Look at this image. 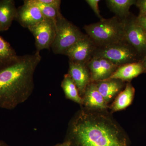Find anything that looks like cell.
<instances>
[{
    "mask_svg": "<svg viewBox=\"0 0 146 146\" xmlns=\"http://www.w3.org/2000/svg\"><path fill=\"white\" fill-rule=\"evenodd\" d=\"M95 83L100 93L108 105L112 102L125 89L127 84L121 80L115 78H109Z\"/></svg>",
    "mask_w": 146,
    "mask_h": 146,
    "instance_id": "13",
    "label": "cell"
},
{
    "mask_svg": "<svg viewBox=\"0 0 146 146\" xmlns=\"http://www.w3.org/2000/svg\"><path fill=\"white\" fill-rule=\"evenodd\" d=\"M28 29L34 36L37 51L50 48L55 37V22L45 18Z\"/></svg>",
    "mask_w": 146,
    "mask_h": 146,
    "instance_id": "7",
    "label": "cell"
},
{
    "mask_svg": "<svg viewBox=\"0 0 146 146\" xmlns=\"http://www.w3.org/2000/svg\"><path fill=\"white\" fill-rule=\"evenodd\" d=\"M135 5L139 10L138 16H142L146 15V0H137L136 1Z\"/></svg>",
    "mask_w": 146,
    "mask_h": 146,
    "instance_id": "22",
    "label": "cell"
},
{
    "mask_svg": "<svg viewBox=\"0 0 146 146\" xmlns=\"http://www.w3.org/2000/svg\"><path fill=\"white\" fill-rule=\"evenodd\" d=\"M137 21L141 26L146 31V15L142 16H137Z\"/></svg>",
    "mask_w": 146,
    "mask_h": 146,
    "instance_id": "24",
    "label": "cell"
},
{
    "mask_svg": "<svg viewBox=\"0 0 146 146\" xmlns=\"http://www.w3.org/2000/svg\"><path fill=\"white\" fill-rule=\"evenodd\" d=\"M70 145L69 142L67 141H64L63 143H58L55 145L54 146H70Z\"/></svg>",
    "mask_w": 146,
    "mask_h": 146,
    "instance_id": "25",
    "label": "cell"
},
{
    "mask_svg": "<svg viewBox=\"0 0 146 146\" xmlns=\"http://www.w3.org/2000/svg\"><path fill=\"white\" fill-rule=\"evenodd\" d=\"M96 46L87 35L65 52L69 61L86 65L94 57Z\"/></svg>",
    "mask_w": 146,
    "mask_h": 146,
    "instance_id": "8",
    "label": "cell"
},
{
    "mask_svg": "<svg viewBox=\"0 0 146 146\" xmlns=\"http://www.w3.org/2000/svg\"><path fill=\"white\" fill-rule=\"evenodd\" d=\"M135 88L131 82H127L125 89L116 97L109 106L111 114L125 110L132 104L134 96Z\"/></svg>",
    "mask_w": 146,
    "mask_h": 146,
    "instance_id": "15",
    "label": "cell"
},
{
    "mask_svg": "<svg viewBox=\"0 0 146 146\" xmlns=\"http://www.w3.org/2000/svg\"><path fill=\"white\" fill-rule=\"evenodd\" d=\"M81 107L93 111H105L109 108V105L98 90L96 84L92 82L86 87L82 97Z\"/></svg>",
    "mask_w": 146,
    "mask_h": 146,
    "instance_id": "11",
    "label": "cell"
},
{
    "mask_svg": "<svg viewBox=\"0 0 146 146\" xmlns=\"http://www.w3.org/2000/svg\"><path fill=\"white\" fill-rule=\"evenodd\" d=\"M17 12L14 1H0V31H5L9 28L16 19Z\"/></svg>",
    "mask_w": 146,
    "mask_h": 146,
    "instance_id": "16",
    "label": "cell"
},
{
    "mask_svg": "<svg viewBox=\"0 0 146 146\" xmlns=\"http://www.w3.org/2000/svg\"><path fill=\"white\" fill-rule=\"evenodd\" d=\"M40 2L51 6L57 9H60L61 1L60 0H39Z\"/></svg>",
    "mask_w": 146,
    "mask_h": 146,
    "instance_id": "23",
    "label": "cell"
},
{
    "mask_svg": "<svg viewBox=\"0 0 146 146\" xmlns=\"http://www.w3.org/2000/svg\"><path fill=\"white\" fill-rule=\"evenodd\" d=\"M41 60L36 51L0 64L1 108L13 109L28 99L34 89V73Z\"/></svg>",
    "mask_w": 146,
    "mask_h": 146,
    "instance_id": "2",
    "label": "cell"
},
{
    "mask_svg": "<svg viewBox=\"0 0 146 146\" xmlns=\"http://www.w3.org/2000/svg\"><path fill=\"white\" fill-rule=\"evenodd\" d=\"M85 1L92 9L97 17H98L100 20L103 18L100 14V11L99 9L98 3L100 1V0H86Z\"/></svg>",
    "mask_w": 146,
    "mask_h": 146,
    "instance_id": "21",
    "label": "cell"
},
{
    "mask_svg": "<svg viewBox=\"0 0 146 146\" xmlns=\"http://www.w3.org/2000/svg\"><path fill=\"white\" fill-rule=\"evenodd\" d=\"M85 35L60 13L56 22L55 37L51 48L55 54H64Z\"/></svg>",
    "mask_w": 146,
    "mask_h": 146,
    "instance_id": "4",
    "label": "cell"
},
{
    "mask_svg": "<svg viewBox=\"0 0 146 146\" xmlns=\"http://www.w3.org/2000/svg\"><path fill=\"white\" fill-rule=\"evenodd\" d=\"M16 55V52L9 43L0 36V64L5 62Z\"/></svg>",
    "mask_w": 146,
    "mask_h": 146,
    "instance_id": "20",
    "label": "cell"
},
{
    "mask_svg": "<svg viewBox=\"0 0 146 146\" xmlns=\"http://www.w3.org/2000/svg\"><path fill=\"white\" fill-rule=\"evenodd\" d=\"M144 69H145V73H146V56L144 58L143 60L141 61Z\"/></svg>",
    "mask_w": 146,
    "mask_h": 146,
    "instance_id": "26",
    "label": "cell"
},
{
    "mask_svg": "<svg viewBox=\"0 0 146 146\" xmlns=\"http://www.w3.org/2000/svg\"><path fill=\"white\" fill-rule=\"evenodd\" d=\"M94 56L106 58L119 66L143 60L125 39L105 46L96 47Z\"/></svg>",
    "mask_w": 146,
    "mask_h": 146,
    "instance_id": "5",
    "label": "cell"
},
{
    "mask_svg": "<svg viewBox=\"0 0 146 146\" xmlns=\"http://www.w3.org/2000/svg\"><path fill=\"white\" fill-rule=\"evenodd\" d=\"M0 146H10L5 141L0 140Z\"/></svg>",
    "mask_w": 146,
    "mask_h": 146,
    "instance_id": "27",
    "label": "cell"
},
{
    "mask_svg": "<svg viewBox=\"0 0 146 146\" xmlns=\"http://www.w3.org/2000/svg\"><path fill=\"white\" fill-rule=\"evenodd\" d=\"M86 65L90 73L92 82L110 78L119 67L106 58L97 56L92 58Z\"/></svg>",
    "mask_w": 146,
    "mask_h": 146,
    "instance_id": "9",
    "label": "cell"
},
{
    "mask_svg": "<svg viewBox=\"0 0 146 146\" xmlns=\"http://www.w3.org/2000/svg\"><path fill=\"white\" fill-rule=\"evenodd\" d=\"M68 74L74 82L82 98L86 87L91 82L90 73L86 65L69 61Z\"/></svg>",
    "mask_w": 146,
    "mask_h": 146,
    "instance_id": "12",
    "label": "cell"
},
{
    "mask_svg": "<svg viewBox=\"0 0 146 146\" xmlns=\"http://www.w3.org/2000/svg\"><path fill=\"white\" fill-rule=\"evenodd\" d=\"M83 29L96 47L105 46L125 39L124 21L116 16L103 18L98 23L84 26Z\"/></svg>",
    "mask_w": 146,
    "mask_h": 146,
    "instance_id": "3",
    "label": "cell"
},
{
    "mask_svg": "<svg viewBox=\"0 0 146 146\" xmlns=\"http://www.w3.org/2000/svg\"><path fill=\"white\" fill-rule=\"evenodd\" d=\"M30 1L39 8L45 18L56 22L58 17L60 13V10L40 2L39 0H30Z\"/></svg>",
    "mask_w": 146,
    "mask_h": 146,
    "instance_id": "19",
    "label": "cell"
},
{
    "mask_svg": "<svg viewBox=\"0 0 146 146\" xmlns=\"http://www.w3.org/2000/svg\"><path fill=\"white\" fill-rule=\"evenodd\" d=\"M145 73L141 61L119 66L110 78L117 79L125 82H131L133 78Z\"/></svg>",
    "mask_w": 146,
    "mask_h": 146,
    "instance_id": "14",
    "label": "cell"
},
{
    "mask_svg": "<svg viewBox=\"0 0 146 146\" xmlns=\"http://www.w3.org/2000/svg\"><path fill=\"white\" fill-rule=\"evenodd\" d=\"M111 114L81 107L70 121L64 141L70 146H130L127 134Z\"/></svg>",
    "mask_w": 146,
    "mask_h": 146,
    "instance_id": "1",
    "label": "cell"
},
{
    "mask_svg": "<svg viewBox=\"0 0 146 146\" xmlns=\"http://www.w3.org/2000/svg\"><path fill=\"white\" fill-rule=\"evenodd\" d=\"M123 20L125 39L143 59L146 56V31L132 13Z\"/></svg>",
    "mask_w": 146,
    "mask_h": 146,
    "instance_id": "6",
    "label": "cell"
},
{
    "mask_svg": "<svg viewBox=\"0 0 146 146\" xmlns=\"http://www.w3.org/2000/svg\"><path fill=\"white\" fill-rule=\"evenodd\" d=\"M61 86L66 98L79 104L81 106H82V98L80 95L74 82L68 74L64 75Z\"/></svg>",
    "mask_w": 146,
    "mask_h": 146,
    "instance_id": "18",
    "label": "cell"
},
{
    "mask_svg": "<svg viewBox=\"0 0 146 146\" xmlns=\"http://www.w3.org/2000/svg\"><path fill=\"white\" fill-rule=\"evenodd\" d=\"M105 1L108 7L115 13V16L122 19L130 14V7L135 5L136 2V0H106Z\"/></svg>",
    "mask_w": 146,
    "mask_h": 146,
    "instance_id": "17",
    "label": "cell"
},
{
    "mask_svg": "<svg viewBox=\"0 0 146 146\" xmlns=\"http://www.w3.org/2000/svg\"><path fill=\"white\" fill-rule=\"evenodd\" d=\"M45 19L38 7L30 0L24 1V4L17 8L16 19L24 28L28 29Z\"/></svg>",
    "mask_w": 146,
    "mask_h": 146,
    "instance_id": "10",
    "label": "cell"
}]
</instances>
